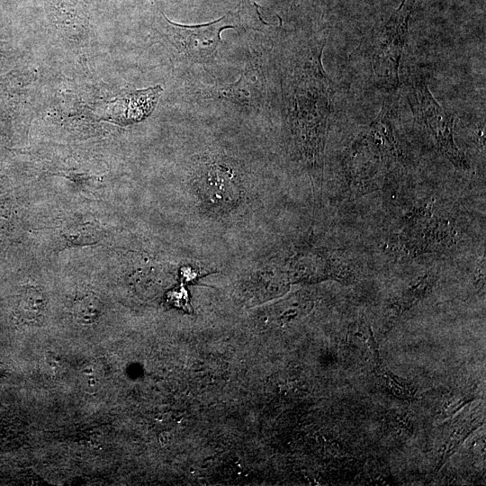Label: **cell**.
I'll return each instance as SVG.
<instances>
[{
    "instance_id": "obj_1",
    "label": "cell",
    "mask_w": 486,
    "mask_h": 486,
    "mask_svg": "<svg viewBox=\"0 0 486 486\" xmlns=\"http://www.w3.org/2000/svg\"><path fill=\"white\" fill-rule=\"evenodd\" d=\"M413 3L414 0H403L390 18L376 26L364 40L375 75L393 86L399 82V66Z\"/></svg>"
},
{
    "instance_id": "obj_2",
    "label": "cell",
    "mask_w": 486,
    "mask_h": 486,
    "mask_svg": "<svg viewBox=\"0 0 486 486\" xmlns=\"http://www.w3.org/2000/svg\"><path fill=\"white\" fill-rule=\"evenodd\" d=\"M411 96V106L416 118L422 122L438 150L454 166L465 167V159L454 140V116L437 104L428 87L422 82L413 85Z\"/></svg>"
},
{
    "instance_id": "obj_3",
    "label": "cell",
    "mask_w": 486,
    "mask_h": 486,
    "mask_svg": "<svg viewBox=\"0 0 486 486\" xmlns=\"http://www.w3.org/2000/svg\"><path fill=\"white\" fill-rule=\"evenodd\" d=\"M159 24L166 38L179 52L194 60H205L215 51L220 42L224 29H237L231 13L216 21L200 25H184L173 22L159 12Z\"/></svg>"
},
{
    "instance_id": "obj_4",
    "label": "cell",
    "mask_w": 486,
    "mask_h": 486,
    "mask_svg": "<svg viewBox=\"0 0 486 486\" xmlns=\"http://www.w3.org/2000/svg\"><path fill=\"white\" fill-rule=\"evenodd\" d=\"M162 92L159 86L127 92L109 103L105 118L121 125L140 122L154 110Z\"/></svg>"
},
{
    "instance_id": "obj_5",
    "label": "cell",
    "mask_w": 486,
    "mask_h": 486,
    "mask_svg": "<svg viewBox=\"0 0 486 486\" xmlns=\"http://www.w3.org/2000/svg\"><path fill=\"white\" fill-rule=\"evenodd\" d=\"M50 22L65 33H82L88 26L86 9L79 0H44Z\"/></svg>"
},
{
    "instance_id": "obj_6",
    "label": "cell",
    "mask_w": 486,
    "mask_h": 486,
    "mask_svg": "<svg viewBox=\"0 0 486 486\" xmlns=\"http://www.w3.org/2000/svg\"><path fill=\"white\" fill-rule=\"evenodd\" d=\"M219 95L251 106L257 104L259 98L256 83L250 73H245L235 84L219 90Z\"/></svg>"
},
{
    "instance_id": "obj_7",
    "label": "cell",
    "mask_w": 486,
    "mask_h": 486,
    "mask_svg": "<svg viewBox=\"0 0 486 486\" xmlns=\"http://www.w3.org/2000/svg\"><path fill=\"white\" fill-rule=\"evenodd\" d=\"M436 281V277L432 274H424L413 281L404 292L403 297L399 300L403 310L424 298L432 290Z\"/></svg>"
},
{
    "instance_id": "obj_8",
    "label": "cell",
    "mask_w": 486,
    "mask_h": 486,
    "mask_svg": "<svg viewBox=\"0 0 486 486\" xmlns=\"http://www.w3.org/2000/svg\"><path fill=\"white\" fill-rule=\"evenodd\" d=\"M375 372L383 385L392 395L403 400L411 399L413 397L415 389L404 380L384 369L380 364L379 361L375 362Z\"/></svg>"
},
{
    "instance_id": "obj_9",
    "label": "cell",
    "mask_w": 486,
    "mask_h": 486,
    "mask_svg": "<svg viewBox=\"0 0 486 486\" xmlns=\"http://www.w3.org/2000/svg\"><path fill=\"white\" fill-rule=\"evenodd\" d=\"M259 6L251 0H239L237 7V19L242 28L262 30L270 23L266 22L259 13Z\"/></svg>"
},
{
    "instance_id": "obj_10",
    "label": "cell",
    "mask_w": 486,
    "mask_h": 486,
    "mask_svg": "<svg viewBox=\"0 0 486 486\" xmlns=\"http://www.w3.org/2000/svg\"><path fill=\"white\" fill-rule=\"evenodd\" d=\"M19 58V51L11 42L0 39V74L14 67Z\"/></svg>"
},
{
    "instance_id": "obj_11",
    "label": "cell",
    "mask_w": 486,
    "mask_h": 486,
    "mask_svg": "<svg viewBox=\"0 0 486 486\" xmlns=\"http://www.w3.org/2000/svg\"><path fill=\"white\" fill-rule=\"evenodd\" d=\"M81 377L82 383L86 388H94L98 385V374L92 366L85 368L81 374Z\"/></svg>"
},
{
    "instance_id": "obj_12",
    "label": "cell",
    "mask_w": 486,
    "mask_h": 486,
    "mask_svg": "<svg viewBox=\"0 0 486 486\" xmlns=\"http://www.w3.org/2000/svg\"><path fill=\"white\" fill-rule=\"evenodd\" d=\"M78 318L84 321H92L95 317L96 311L92 308L91 302H83L77 310Z\"/></svg>"
}]
</instances>
